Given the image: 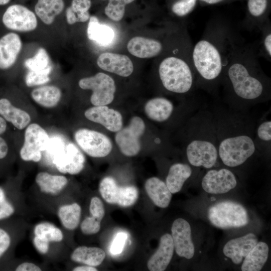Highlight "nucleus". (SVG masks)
I'll return each mask as SVG.
<instances>
[{
    "label": "nucleus",
    "instance_id": "1",
    "mask_svg": "<svg viewBox=\"0 0 271 271\" xmlns=\"http://www.w3.org/2000/svg\"><path fill=\"white\" fill-rule=\"evenodd\" d=\"M213 114L219 158L227 167L241 166L257 152L254 142L256 124L243 110L232 107Z\"/></svg>",
    "mask_w": 271,
    "mask_h": 271
},
{
    "label": "nucleus",
    "instance_id": "2",
    "mask_svg": "<svg viewBox=\"0 0 271 271\" xmlns=\"http://www.w3.org/2000/svg\"><path fill=\"white\" fill-rule=\"evenodd\" d=\"M254 58L246 51L234 49L228 58L222 80L234 100V108L237 103L244 106L269 99V79Z\"/></svg>",
    "mask_w": 271,
    "mask_h": 271
},
{
    "label": "nucleus",
    "instance_id": "3",
    "mask_svg": "<svg viewBox=\"0 0 271 271\" xmlns=\"http://www.w3.org/2000/svg\"><path fill=\"white\" fill-rule=\"evenodd\" d=\"M185 154L190 165L206 169L213 168L218 157V144L213 113L199 110L189 123Z\"/></svg>",
    "mask_w": 271,
    "mask_h": 271
},
{
    "label": "nucleus",
    "instance_id": "4",
    "mask_svg": "<svg viewBox=\"0 0 271 271\" xmlns=\"http://www.w3.org/2000/svg\"><path fill=\"white\" fill-rule=\"evenodd\" d=\"M230 54L225 56L221 44L214 39L205 38L198 41L191 55L196 84L211 87L221 81Z\"/></svg>",
    "mask_w": 271,
    "mask_h": 271
},
{
    "label": "nucleus",
    "instance_id": "5",
    "mask_svg": "<svg viewBox=\"0 0 271 271\" xmlns=\"http://www.w3.org/2000/svg\"><path fill=\"white\" fill-rule=\"evenodd\" d=\"M158 74L164 88L174 93H188L196 84L191 57L187 59L177 54L166 56L159 65Z\"/></svg>",
    "mask_w": 271,
    "mask_h": 271
},
{
    "label": "nucleus",
    "instance_id": "6",
    "mask_svg": "<svg viewBox=\"0 0 271 271\" xmlns=\"http://www.w3.org/2000/svg\"><path fill=\"white\" fill-rule=\"evenodd\" d=\"M208 217L212 225L222 229L244 226L249 222L245 208L231 201H221L211 206Z\"/></svg>",
    "mask_w": 271,
    "mask_h": 271
},
{
    "label": "nucleus",
    "instance_id": "7",
    "mask_svg": "<svg viewBox=\"0 0 271 271\" xmlns=\"http://www.w3.org/2000/svg\"><path fill=\"white\" fill-rule=\"evenodd\" d=\"M79 87L90 90V102L94 106L106 105L114 98L116 86L113 78L103 72H98L93 76L85 77L78 81Z\"/></svg>",
    "mask_w": 271,
    "mask_h": 271
},
{
    "label": "nucleus",
    "instance_id": "8",
    "mask_svg": "<svg viewBox=\"0 0 271 271\" xmlns=\"http://www.w3.org/2000/svg\"><path fill=\"white\" fill-rule=\"evenodd\" d=\"M2 20L7 29L16 33L34 31L38 27L39 21L33 10L20 4L9 6L4 13Z\"/></svg>",
    "mask_w": 271,
    "mask_h": 271
},
{
    "label": "nucleus",
    "instance_id": "9",
    "mask_svg": "<svg viewBox=\"0 0 271 271\" xmlns=\"http://www.w3.org/2000/svg\"><path fill=\"white\" fill-rule=\"evenodd\" d=\"M50 139L46 131L37 123L29 124L25 132L24 142L20 155L25 161L39 162L42 152L49 146Z\"/></svg>",
    "mask_w": 271,
    "mask_h": 271
},
{
    "label": "nucleus",
    "instance_id": "10",
    "mask_svg": "<svg viewBox=\"0 0 271 271\" xmlns=\"http://www.w3.org/2000/svg\"><path fill=\"white\" fill-rule=\"evenodd\" d=\"M145 124L140 117H132L128 126L116 132L115 141L122 154L128 157L137 155L141 150L140 139L145 130Z\"/></svg>",
    "mask_w": 271,
    "mask_h": 271
},
{
    "label": "nucleus",
    "instance_id": "11",
    "mask_svg": "<svg viewBox=\"0 0 271 271\" xmlns=\"http://www.w3.org/2000/svg\"><path fill=\"white\" fill-rule=\"evenodd\" d=\"M74 139L79 147L88 155L93 158H102L108 155L112 149L110 139L97 131L81 128L74 134Z\"/></svg>",
    "mask_w": 271,
    "mask_h": 271
},
{
    "label": "nucleus",
    "instance_id": "12",
    "mask_svg": "<svg viewBox=\"0 0 271 271\" xmlns=\"http://www.w3.org/2000/svg\"><path fill=\"white\" fill-rule=\"evenodd\" d=\"M85 157L77 147L72 143L64 145L53 157V163L61 173L75 175L83 169Z\"/></svg>",
    "mask_w": 271,
    "mask_h": 271
},
{
    "label": "nucleus",
    "instance_id": "13",
    "mask_svg": "<svg viewBox=\"0 0 271 271\" xmlns=\"http://www.w3.org/2000/svg\"><path fill=\"white\" fill-rule=\"evenodd\" d=\"M201 185L207 193L223 194L236 186L237 179L233 173L228 169H211L204 176Z\"/></svg>",
    "mask_w": 271,
    "mask_h": 271
},
{
    "label": "nucleus",
    "instance_id": "14",
    "mask_svg": "<svg viewBox=\"0 0 271 271\" xmlns=\"http://www.w3.org/2000/svg\"><path fill=\"white\" fill-rule=\"evenodd\" d=\"M171 232L174 249L177 254L187 259L192 258L195 249L189 223L184 219L178 218L173 223Z\"/></svg>",
    "mask_w": 271,
    "mask_h": 271
},
{
    "label": "nucleus",
    "instance_id": "15",
    "mask_svg": "<svg viewBox=\"0 0 271 271\" xmlns=\"http://www.w3.org/2000/svg\"><path fill=\"white\" fill-rule=\"evenodd\" d=\"M96 64L101 69L123 77L129 76L134 70L133 64L128 56L111 52L100 54Z\"/></svg>",
    "mask_w": 271,
    "mask_h": 271
},
{
    "label": "nucleus",
    "instance_id": "16",
    "mask_svg": "<svg viewBox=\"0 0 271 271\" xmlns=\"http://www.w3.org/2000/svg\"><path fill=\"white\" fill-rule=\"evenodd\" d=\"M23 47L20 36L10 32L0 38V70H6L16 62Z\"/></svg>",
    "mask_w": 271,
    "mask_h": 271
},
{
    "label": "nucleus",
    "instance_id": "17",
    "mask_svg": "<svg viewBox=\"0 0 271 271\" xmlns=\"http://www.w3.org/2000/svg\"><path fill=\"white\" fill-rule=\"evenodd\" d=\"M84 115L88 120L101 124L110 131L117 132L122 127L120 113L106 105L90 107L85 111Z\"/></svg>",
    "mask_w": 271,
    "mask_h": 271
},
{
    "label": "nucleus",
    "instance_id": "18",
    "mask_svg": "<svg viewBox=\"0 0 271 271\" xmlns=\"http://www.w3.org/2000/svg\"><path fill=\"white\" fill-rule=\"evenodd\" d=\"M126 48L129 53L134 57L148 59L161 54L164 50V45L158 39L137 36L128 41Z\"/></svg>",
    "mask_w": 271,
    "mask_h": 271
},
{
    "label": "nucleus",
    "instance_id": "19",
    "mask_svg": "<svg viewBox=\"0 0 271 271\" xmlns=\"http://www.w3.org/2000/svg\"><path fill=\"white\" fill-rule=\"evenodd\" d=\"M257 243L256 236L252 233L228 241L224 246L223 253L235 264H239Z\"/></svg>",
    "mask_w": 271,
    "mask_h": 271
},
{
    "label": "nucleus",
    "instance_id": "20",
    "mask_svg": "<svg viewBox=\"0 0 271 271\" xmlns=\"http://www.w3.org/2000/svg\"><path fill=\"white\" fill-rule=\"evenodd\" d=\"M66 7L65 0H36L33 11L43 24L50 26L64 14Z\"/></svg>",
    "mask_w": 271,
    "mask_h": 271
},
{
    "label": "nucleus",
    "instance_id": "21",
    "mask_svg": "<svg viewBox=\"0 0 271 271\" xmlns=\"http://www.w3.org/2000/svg\"><path fill=\"white\" fill-rule=\"evenodd\" d=\"M174 250L171 234L166 233L160 238L159 247L148 261V268L151 271L165 270L171 261Z\"/></svg>",
    "mask_w": 271,
    "mask_h": 271
},
{
    "label": "nucleus",
    "instance_id": "22",
    "mask_svg": "<svg viewBox=\"0 0 271 271\" xmlns=\"http://www.w3.org/2000/svg\"><path fill=\"white\" fill-rule=\"evenodd\" d=\"M0 115L17 129L25 128L31 121L29 114L15 106L8 98H0Z\"/></svg>",
    "mask_w": 271,
    "mask_h": 271
},
{
    "label": "nucleus",
    "instance_id": "23",
    "mask_svg": "<svg viewBox=\"0 0 271 271\" xmlns=\"http://www.w3.org/2000/svg\"><path fill=\"white\" fill-rule=\"evenodd\" d=\"M174 109L173 103L163 97L152 98L145 106V111L147 116L151 120L160 122L169 119Z\"/></svg>",
    "mask_w": 271,
    "mask_h": 271
},
{
    "label": "nucleus",
    "instance_id": "24",
    "mask_svg": "<svg viewBox=\"0 0 271 271\" xmlns=\"http://www.w3.org/2000/svg\"><path fill=\"white\" fill-rule=\"evenodd\" d=\"M145 187L155 205L163 208L169 206L172 193L164 182L157 177H151L146 181Z\"/></svg>",
    "mask_w": 271,
    "mask_h": 271
},
{
    "label": "nucleus",
    "instance_id": "25",
    "mask_svg": "<svg viewBox=\"0 0 271 271\" xmlns=\"http://www.w3.org/2000/svg\"><path fill=\"white\" fill-rule=\"evenodd\" d=\"M192 174V168L187 164L176 163L172 165L166 180V184L171 193L179 192Z\"/></svg>",
    "mask_w": 271,
    "mask_h": 271
},
{
    "label": "nucleus",
    "instance_id": "26",
    "mask_svg": "<svg viewBox=\"0 0 271 271\" xmlns=\"http://www.w3.org/2000/svg\"><path fill=\"white\" fill-rule=\"evenodd\" d=\"M268 246L264 242H259L244 257L242 271H259L265 263L268 255Z\"/></svg>",
    "mask_w": 271,
    "mask_h": 271
},
{
    "label": "nucleus",
    "instance_id": "27",
    "mask_svg": "<svg viewBox=\"0 0 271 271\" xmlns=\"http://www.w3.org/2000/svg\"><path fill=\"white\" fill-rule=\"evenodd\" d=\"M91 6V0H71L64 12L67 23L73 25L88 22L91 16L89 10Z\"/></svg>",
    "mask_w": 271,
    "mask_h": 271
},
{
    "label": "nucleus",
    "instance_id": "28",
    "mask_svg": "<svg viewBox=\"0 0 271 271\" xmlns=\"http://www.w3.org/2000/svg\"><path fill=\"white\" fill-rule=\"evenodd\" d=\"M31 96L35 102L46 108L56 106L61 97V89L55 85H42L34 88L31 92Z\"/></svg>",
    "mask_w": 271,
    "mask_h": 271
},
{
    "label": "nucleus",
    "instance_id": "29",
    "mask_svg": "<svg viewBox=\"0 0 271 271\" xmlns=\"http://www.w3.org/2000/svg\"><path fill=\"white\" fill-rule=\"evenodd\" d=\"M86 32L88 39L100 45L110 43L114 37V33L111 28L100 24L95 16H90Z\"/></svg>",
    "mask_w": 271,
    "mask_h": 271
},
{
    "label": "nucleus",
    "instance_id": "30",
    "mask_svg": "<svg viewBox=\"0 0 271 271\" xmlns=\"http://www.w3.org/2000/svg\"><path fill=\"white\" fill-rule=\"evenodd\" d=\"M105 257V252L96 247L80 246L71 255V259L75 262L95 266L100 265Z\"/></svg>",
    "mask_w": 271,
    "mask_h": 271
},
{
    "label": "nucleus",
    "instance_id": "31",
    "mask_svg": "<svg viewBox=\"0 0 271 271\" xmlns=\"http://www.w3.org/2000/svg\"><path fill=\"white\" fill-rule=\"evenodd\" d=\"M35 181L42 192L52 195L58 194L68 183L67 179L64 176L44 172L37 175Z\"/></svg>",
    "mask_w": 271,
    "mask_h": 271
},
{
    "label": "nucleus",
    "instance_id": "32",
    "mask_svg": "<svg viewBox=\"0 0 271 271\" xmlns=\"http://www.w3.org/2000/svg\"><path fill=\"white\" fill-rule=\"evenodd\" d=\"M81 209L79 204L61 206L58 212V217L63 226L68 230H74L78 226L81 216Z\"/></svg>",
    "mask_w": 271,
    "mask_h": 271
},
{
    "label": "nucleus",
    "instance_id": "33",
    "mask_svg": "<svg viewBox=\"0 0 271 271\" xmlns=\"http://www.w3.org/2000/svg\"><path fill=\"white\" fill-rule=\"evenodd\" d=\"M254 142L257 151H270L271 121L263 119L255 125Z\"/></svg>",
    "mask_w": 271,
    "mask_h": 271
},
{
    "label": "nucleus",
    "instance_id": "34",
    "mask_svg": "<svg viewBox=\"0 0 271 271\" xmlns=\"http://www.w3.org/2000/svg\"><path fill=\"white\" fill-rule=\"evenodd\" d=\"M24 64L31 71H41L52 67L49 55L44 48H40L33 57L26 60Z\"/></svg>",
    "mask_w": 271,
    "mask_h": 271
},
{
    "label": "nucleus",
    "instance_id": "35",
    "mask_svg": "<svg viewBox=\"0 0 271 271\" xmlns=\"http://www.w3.org/2000/svg\"><path fill=\"white\" fill-rule=\"evenodd\" d=\"M35 236L45 239L49 242H60L63 239L62 231L49 222L37 224L34 228Z\"/></svg>",
    "mask_w": 271,
    "mask_h": 271
},
{
    "label": "nucleus",
    "instance_id": "36",
    "mask_svg": "<svg viewBox=\"0 0 271 271\" xmlns=\"http://www.w3.org/2000/svg\"><path fill=\"white\" fill-rule=\"evenodd\" d=\"M119 186L111 177L104 178L99 184V190L102 197L109 204H116Z\"/></svg>",
    "mask_w": 271,
    "mask_h": 271
},
{
    "label": "nucleus",
    "instance_id": "37",
    "mask_svg": "<svg viewBox=\"0 0 271 271\" xmlns=\"http://www.w3.org/2000/svg\"><path fill=\"white\" fill-rule=\"evenodd\" d=\"M108 3L104 8V14L110 20L119 22L123 18L126 7L135 0H107Z\"/></svg>",
    "mask_w": 271,
    "mask_h": 271
},
{
    "label": "nucleus",
    "instance_id": "38",
    "mask_svg": "<svg viewBox=\"0 0 271 271\" xmlns=\"http://www.w3.org/2000/svg\"><path fill=\"white\" fill-rule=\"evenodd\" d=\"M269 0H247V9L249 18L252 23H261L265 18Z\"/></svg>",
    "mask_w": 271,
    "mask_h": 271
},
{
    "label": "nucleus",
    "instance_id": "39",
    "mask_svg": "<svg viewBox=\"0 0 271 271\" xmlns=\"http://www.w3.org/2000/svg\"><path fill=\"white\" fill-rule=\"evenodd\" d=\"M139 197L137 188L133 186H119L116 204L123 207L133 205Z\"/></svg>",
    "mask_w": 271,
    "mask_h": 271
},
{
    "label": "nucleus",
    "instance_id": "40",
    "mask_svg": "<svg viewBox=\"0 0 271 271\" xmlns=\"http://www.w3.org/2000/svg\"><path fill=\"white\" fill-rule=\"evenodd\" d=\"M52 67L41 71H29L25 77V83L28 87H34L44 85L50 80L49 76Z\"/></svg>",
    "mask_w": 271,
    "mask_h": 271
},
{
    "label": "nucleus",
    "instance_id": "41",
    "mask_svg": "<svg viewBox=\"0 0 271 271\" xmlns=\"http://www.w3.org/2000/svg\"><path fill=\"white\" fill-rule=\"evenodd\" d=\"M198 0H175L170 9L175 16L183 18L190 14L195 9Z\"/></svg>",
    "mask_w": 271,
    "mask_h": 271
},
{
    "label": "nucleus",
    "instance_id": "42",
    "mask_svg": "<svg viewBox=\"0 0 271 271\" xmlns=\"http://www.w3.org/2000/svg\"><path fill=\"white\" fill-rule=\"evenodd\" d=\"M82 233L86 235L97 233L100 229V221L92 216L86 217L80 225Z\"/></svg>",
    "mask_w": 271,
    "mask_h": 271
},
{
    "label": "nucleus",
    "instance_id": "43",
    "mask_svg": "<svg viewBox=\"0 0 271 271\" xmlns=\"http://www.w3.org/2000/svg\"><path fill=\"white\" fill-rule=\"evenodd\" d=\"M15 212V208L7 200L4 189L0 187V220L8 218Z\"/></svg>",
    "mask_w": 271,
    "mask_h": 271
},
{
    "label": "nucleus",
    "instance_id": "44",
    "mask_svg": "<svg viewBox=\"0 0 271 271\" xmlns=\"http://www.w3.org/2000/svg\"><path fill=\"white\" fill-rule=\"evenodd\" d=\"M89 211L91 216L101 222L105 212L103 204L99 198L94 197L91 199Z\"/></svg>",
    "mask_w": 271,
    "mask_h": 271
},
{
    "label": "nucleus",
    "instance_id": "45",
    "mask_svg": "<svg viewBox=\"0 0 271 271\" xmlns=\"http://www.w3.org/2000/svg\"><path fill=\"white\" fill-rule=\"evenodd\" d=\"M127 238L126 233H118L114 237L110 247V252L113 255L120 253L124 247L125 242Z\"/></svg>",
    "mask_w": 271,
    "mask_h": 271
},
{
    "label": "nucleus",
    "instance_id": "46",
    "mask_svg": "<svg viewBox=\"0 0 271 271\" xmlns=\"http://www.w3.org/2000/svg\"><path fill=\"white\" fill-rule=\"evenodd\" d=\"M11 242L9 234L4 229L0 228V258L9 249Z\"/></svg>",
    "mask_w": 271,
    "mask_h": 271
},
{
    "label": "nucleus",
    "instance_id": "47",
    "mask_svg": "<svg viewBox=\"0 0 271 271\" xmlns=\"http://www.w3.org/2000/svg\"><path fill=\"white\" fill-rule=\"evenodd\" d=\"M49 242L47 240L35 236L33 243L37 250L41 254L47 253L49 248Z\"/></svg>",
    "mask_w": 271,
    "mask_h": 271
},
{
    "label": "nucleus",
    "instance_id": "48",
    "mask_svg": "<svg viewBox=\"0 0 271 271\" xmlns=\"http://www.w3.org/2000/svg\"><path fill=\"white\" fill-rule=\"evenodd\" d=\"M263 49L265 54L268 58L271 56V33L270 31L268 30L263 35L262 40Z\"/></svg>",
    "mask_w": 271,
    "mask_h": 271
},
{
    "label": "nucleus",
    "instance_id": "49",
    "mask_svg": "<svg viewBox=\"0 0 271 271\" xmlns=\"http://www.w3.org/2000/svg\"><path fill=\"white\" fill-rule=\"evenodd\" d=\"M17 271H40L41 268L31 262H24L19 264L16 268Z\"/></svg>",
    "mask_w": 271,
    "mask_h": 271
},
{
    "label": "nucleus",
    "instance_id": "50",
    "mask_svg": "<svg viewBox=\"0 0 271 271\" xmlns=\"http://www.w3.org/2000/svg\"><path fill=\"white\" fill-rule=\"evenodd\" d=\"M9 152V145L6 140L0 136V160L6 158Z\"/></svg>",
    "mask_w": 271,
    "mask_h": 271
},
{
    "label": "nucleus",
    "instance_id": "51",
    "mask_svg": "<svg viewBox=\"0 0 271 271\" xmlns=\"http://www.w3.org/2000/svg\"><path fill=\"white\" fill-rule=\"evenodd\" d=\"M7 126V121L0 115V136L6 132Z\"/></svg>",
    "mask_w": 271,
    "mask_h": 271
},
{
    "label": "nucleus",
    "instance_id": "52",
    "mask_svg": "<svg viewBox=\"0 0 271 271\" xmlns=\"http://www.w3.org/2000/svg\"><path fill=\"white\" fill-rule=\"evenodd\" d=\"M73 271H97V269L92 266L85 265L77 266L73 268Z\"/></svg>",
    "mask_w": 271,
    "mask_h": 271
},
{
    "label": "nucleus",
    "instance_id": "53",
    "mask_svg": "<svg viewBox=\"0 0 271 271\" xmlns=\"http://www.w3.org/2000/svg\"><path fill=\"white\" fill-rule=\"evenodd\" d=\"M208 5H215L225 2L226 0H199Z\"/></svg>",
    "mask_w": 271,
    "mask_h": 271
},
{
    "label": "nucleus",
    "instance_id": "54",
    "mask_svg": "<svg viewBox=\"0 0 271 271\" xmlns=\"http://www.w3.org/2000/svg\"><path fill=\"white\" fill-rule=\"evenodd\" d=\"M11 0H0V6H5L10 2Z\"/></svg>",
    "mask_w": 271,
    "mask_h": 271
},
{
    "label": "nucleus",
    "instance_id": "55",
    "mask_svg": "<svg viewBox=\"0 0 271 271\" xmlns=\"http://www.w3.org/2000/svg\"><path fill=\"white\" fill-rule=\"evenodd\" d=\"M101 1H107V0H101Z\"/></svg>",
    "mask_w": 271,
    "mask_h": 271
}]
</instances>
